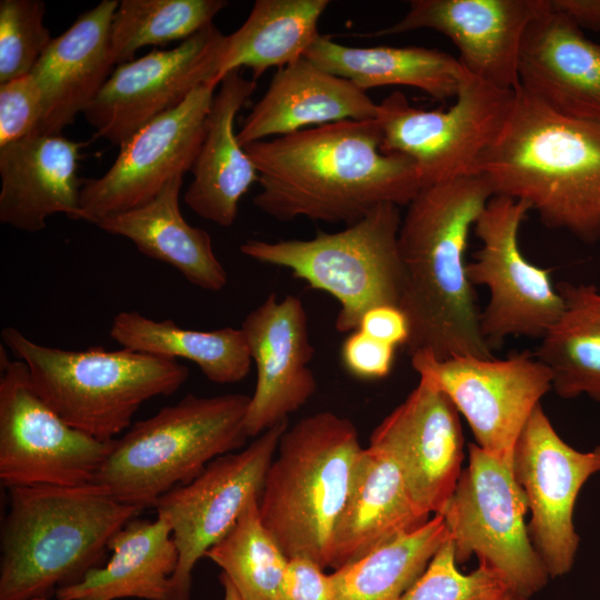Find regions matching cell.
I'll return each instance as SVG.
<instances>
[{"instance_id":"3957f363","label":"cell","mask_w":600,"mask_h":600,"mask_svg":"<svg viewBox=\"0 0 600 600\" xmlns=\"http://www.w3.org/2000/svg\"><path fill=\"white\" fill-rule=\"evenodd\" d=\"M493 196L523 201L548 228L600 239V124L561 116L519 84L479 158Z\"/></svg>"},{"instance_id":"60d3db41","label":"cell","mask_w":600,"mask_h":600,"mask_svg":"<svg viewBox=\"0 0 600 600\" xmlns=\"http://www.w3.org/2000/svg\"><path fill=\"white\" fill-rule=\"evenodd\" d=\"M358 330L393 347L406 346L409 338L408 320L396 306H378L368 310Z\"/></svg>"},{"instance_id":"d6a6232c","label":"cell","mask_w":600,"mask_h":600,"mask_svg":"<svg viewBox=\"0 0 600 600\" xmlns=\"http://www.w3.org/2000/svg\"><path fill=\"white\" fill-rule=\"evenodd\" d=\"M449 533L441 514L330 573L337 600H401Z\"/></svg>"},{"instance_id":"d4e9b609","label":"cell","mask_w":600,"mask_h":600,"mask_svg":"<svg viewBox=\"0 0 600 600\" xmlns=\"http://www.w3.org/2000/svg\"><path fill=\"white\" fill-rule=\"evenodd\" d=\"M256 87V81L246 79L239 70L221 80L191 169L193 178L183 196L194 213L223 228L234 223L241 198L259 181V172L234 131L236 116Z\"/></svg>"},{"instance_id":"9a60e30c","label":"cell","mask_w":600,"mask_h":600,"mask_svg":"<svg viewBox=\"0 0 600 600\" xmlns=\"http://www.w3.org/2000/svg\"><path fill=\"white\" fill-rule=\"evenodd\" d=\"M219 86L214 80L199 84L179 106L123 142L102 177L84 180L80 193L81 220L97 224L141 207L172 179L191 171Z\"/></svg>"},{"instance_id":"4dcf8cb0","label":"cell","mask_w":600,"mask_h":600,"mask_svg":"<svg viewBox=\"0 0 600 600\" xmlns=\"http://www.w3.org/2000/svg\"><path fill=\"white\" fill-rule=\"evenodd\" d=\"M110 337L126 349L189 360L209 381L220 384L243 380L252 364L241 328L190 330L172 320L156 321L137 311H122L111 322Z\"/></svg>"},{"instance_id":"e0dca14e","label":"cell","mask_w":600,"mask_h":600,"mask_svg":"<svg viewBox=\"0 0 600 600\" xmlns=\"http://www.w3.org/2000/svg\"><path fill=\"white\" fill-rule=\"evenodd\" d=\"M224 34L213 24L169 50L117 66L83 116L96 137L121 146L143 126L214 80ZM220 83V82H219Z\"/></svg>"},{"instance_id":"1f68e13d","label":"cell","mask_w":600,"mask_h":600,"mask_svg":"<svg viewBox=\"0 0 600 600\" xmlns=\"http://www.w3.org/2000/svg\"><path fill=\"white\" fill-rule=\"evenodd\" d=\"M556 288L563 310L534 356L550 370L559 397L587 394L600 402V289L566 281Z\"/></svg>"},{"instance_id":"603a6c76","label":"cell","mask_w":600,"mask_h":600,"mask_svg":"<svg viewBox=\"0 0 600 600\" xmlns=\"http://www.w3.org/2000/svg\"><path fill=\"white\" fill-rule=\"evenodd\" d=\"M118 0H102L53 38L31 74L44 104L39 132L61 134L97 97L112 71L110 29Z\"/></svg>"},{"instance_id":"f6af8a7d","label":"cell","mask_w":600,"mask_h":600,"mask_svg":"<svg viewBox=\"0 0 600 600\" xmlns=\"http://www.w3.org/2000/svg\"><path fill=\"white\" fill-rule=\"evenodd\" d=\"M33 600H51L50 598H38V599H33Z\"/></svg>"},{"instance_id":"f546056e","label":"cell","mask_w":600,"mask_h":600,"mask_svg":"<svg viewBox=\"0 0 600 600\" xmlns=\"http://www.w3.org/2000/svg\"><path fill=\"white\" fill-rule=\"evenodd\" d=\"M329 0H257L242 23L224 37L216 79L249 68L253 80L272 67L281 69L304 57L320 37L318 23Z\"/></svg>"},{"instance_id":"30bf717a","label":"cell","mask_w":600,"mask_h":600,"mask_svg":"<svg viewBox=\"0 0 600 600\" xmlns=\"http://www.w3.org/2000/svg\"><path fill=\"white\" fill-rule=\"evenodd\" d=\"M514 90H501L470 74L448 110L413 107L400 91L378 103L381 151L413 161L422 188L477 173L480 156L499 132Z\"/></svg>"},{"instance_id":"5b68a950","label":"cell","mask_w":600,"mask_h":600,"mask_svg":"<svg viewBox=\"0 0 600 600\" xmlns=\"http://www.w3.org/2000/svg\"><path fill=\"white\" fill-rule=\"evenodd\" d=\"M363 447L356 426L331 411L282 434L259 499L260 518L286 556L330 568L333 532Z\"/></svg>"},{"instance_id":"5bb4252c","label":"cell","mask_w":600,"mask_h":600,"mask_svg":"<svg viewBox=\"0 0 600 600\" xmlns=\"http://www.w3.org/2000/svg\"><path fill=\"white\" fill-rule=\"evenodd\" d=\"M419 378L442 391L469 423L477 444L512 467L516 443L542 397L552 389L550 370L524 351L499 360L410 356Z\"/></svg>"},{"instance_id":"f35d334b","label":"cell","mask_w":600,"mask_h":600,"mask_svg":"<svg viewBox=\"0 0 600 600\" xmlns=\"http://www.w3.org/2000/svg\"><path fill=\"white\" fill-rule=\"evenodd\" d=\"M394 348L361 330H354L343 341L342 363L351 374L358 378H384L392 368Z\"/></svg>"},{"instance_id":"7a4b0ae2","label":"cell","mask_w":600,"mask_h":600,"mask_svg":"<svg viewBox=\"0 0 600 600\" xmlns=\"http://www.w3.org/2000/svg\"><path fill=\"white\" fill-rule=\"evenodd\" d=\"M492 196L486 178L472 173L423 187L407 206L398 246L409 356L494 358L464 259L470 230Z\"/></svg>"},{"instance_id":"d6986e66","label":"cell","mask_w":600,"mask_h":600,"mask_svg":"<svg viewBox=\"0 0 600 600\" xmlns=\"http://www.w3.org/2000/svg\"><path fill=\"white\" fill-rule=\"evenodd\" d=\"M546 1L411 0L398 22L362 37L432 29L454 43L458 60L470 74L498 89L516 90L526 31Z\"/></svg>"},{"instance_id":"44dd1931","label":"cell","mask_w":600,"mask_h":600,"mask_svg":"<svg viewBox=\"0 0 600 600\" xmlns=\"http://www.w3.org/2000/svg\"><path fill=\"white\" fill-rule=\"evenodd\" d=\"M519 83L552 111L600 124V44L551 0L526 31Z\"/></svg>"},{"instance_id":"484cf974","label":"cell","mask_w":600,"mask_h":600,"mask_svg":"<svg viewBox=\"0 0 600 600\" xmlns=\"http://www.w3.org/2000/svg\"><path fill=\"white\" fill-rule=\"evenodd\" d=\"M429 519L411 500L394 460L369 444L359 456L333 532L330 568L339 569Z\"/></svg>"},{"instance_id":"4316f807","label":"cell","mask_w":600,"mask_h":600,"mask_svg":"<svg viewBox=\"0 0 600 600\" xmlns=\"http://www.w3.org/2000/svg\"><path fill=\"white\" fill-rule=\"evenodd\" d=\"M112 556L79 582L59 588L58 600H169L179 552L166 519L129 520L108 543Z\"/></svg>"},{"instance_id":"ac0fdd59","label":"cell","mask_w":600,"mask_h":600,"mask_svg":"<svg viewBox=\"0 0 600 600\" xmlns=\"http://www.w3.org/2000/svg\"><path fill=\"white\" fill-rule=\"evenodd\" d=\"M463 442L457 408L426 378L369 439L394 460L411 500L427 516L439 514L452 494L462 472Z\"/></svg>"},{"instance_id":"8992f818","label":"cell","mask_w":600,"mask_h":600,"mask_svg":"<svg viewBox=\"0 0 600 600\" xmlns=\"http://www.w3.org/2000/svg\"><path fill=\"white\" fill-rule=\"evenodd\" d=\"M249 402L250 396L242 393L187 394L114 439L92 482L140 511L154 508L211 461L246 444Z\"/></svg>"},{"instance_id":"d590c367","label":"cell","mask_w":600,"mask_h":600,"mask_svg":"<svg viewBox=\"0 0 600 600\" xmlns=\"http://www.w3.org/2000/svg\"><path fill=\"white\" fill-rule=\"evenodd\" d=\"M43 17V1H0V83L31 73L52 41Z\"/></svg>"},{"instance_id":"277c9868","label":"cell","mask_w":600,"mask_h":600,"mask_svg":"<svg viewBox=\"0 0 600 600\" xmlns=\"http://www.w3.org/2000/svg\"><path fill=\"white\" fill-rule=\"evenodd\" d=\"M0 531V600L50 598L100 567L113 534L140 510L102 488L8 489Z\"/></svg>"},{"instance_id":"b9f144b4","label":"cell","mask_w":600,"mask_h":600,"mask_svg":"<svg viewBox=\"0 0 600 600\" xmlns=\"http://www.w3.org/2000/svg\"><path fill=\"white\" fill-rule=\"evenodd\" d=\"M551 3L581 29L600 31V0H551Z\"/></svg>"},{"instance_id":"ab89813d","label":"cell","mask_w":600,"mask_h":600,"mask_svg":"<svg viewBox=\"0 0 600 600\" xmlns=\"http://www.w3.org/2000/svg\"><path fill=\"white\" fill-rule=\"evenodd\" d=\"M271 600H337L331 574L311 559L290 558L283 580Z\"/></svg>"},{"instance_id":"f1b7e54d","label":"cell","mask_w":600,"mask_h":600,"mask_svg":"<svg viewBox=\"0 0 600 600\" xmlns=\"http://www.w3.org/2000/svg\"><path fill=\"white\" fill-rule=\"evenodd\" d=\"M304 58L366 91L377 87L407 86L433 99L456 98L466 69L458 58L424 47H349L321 36Z\"/></svg>"},{"instance_id":"52a82bcc","label":"cell","mask_w":600,"mask_h":600,"mask_svg":"<svg viewBox=\"0 0 600 600\" xmlns=\"http://www.w3.org/2000/svg\"><path fill=\"white\" fill-rule=\"evenodd\" d=\"M1 339L58 414L102 441L114 440L146 401L177 392L189 377L177 360L126 348L64 350L37 343L13 327L3 328Z\"/></svg>"},{"instance_id":"e575fe53","label":"cell","mask_w":600,"mask_h":600,"mask_svg":"<svg viewBox=\"0 0 600 600\" xmlns=\"http://www.w3.org/2000/svg\"><path fill=\"white\" fill-rule=\"evenodd\" d=\"M206 558L221 568L244 600H271L289 562L260 518L259 498L248 503L231 530L207 551Z\"/></svg>"},{"instance_id":"cb8c5ba5","label":"cell","mask_w":600,"mask_h":600,"mask_svg":"<svg viewBox=\"0 0 600 600\" xmlns=\"http://www.w3.org/2000/svg\"><path fill=\"white\" fill-rule=\"evenodd\" d=\"M377 112L378 103L366 91L303 57L278 69L264 94L246 117L237 139L244 147L309 126L376 119Z\"/></svg>"},{"instance_id":"8fae6325","label":"cell","mask_w":600,"mask_h":600,"mask_svg":"<svg viewBox=\"0 0 600 600\" xmlns=\"http://www.w3.org/2000/svg\"><path fill=\"white\" fill-rule=\"evenodd\" d=\"M0 482L8 489L92 482L113 442L67 423L38 392L24 362L0 346Z\"/></svg>"},{"instance_id":"7bdbcfd3","label":"cell","mask_w":600,"mask_h":600,"mask_svg":"<svg viewBox=\"0 0 600 600\" xmlns=\"http://www.w3.org/2000/svg\"><path fill=\"white\" fill-rule=\"evenodd\" d=\"M486 600H528V598L517 593L503 583L493 590Z\"/></svg>"},{"instance_id":"8d00e7d4","label":"cell","mask_w":600,"mask_h":600,"mask_svg":"<svg viewBox=\"0 0 600 600\" xmlns=\"http://www.w3.org/2000/svg\"><path fill=\"white\" fill-rule=\"evenodd\" d=\"M457 564L454 546L448 537L401 600H486L504 583L482 563L470 573H462Z\"/></svg>"},{"instance_id":"7c38bea8","label":"cell","mask_w":600,"mask_h":600,"mask_svg":"<svg viewBox=\"0 0 600 600\" xmlns=\"http://www.w3.org/2000/svg\"><path fill=\"white\" fill-rule=\"evenodd\" d=\"M530 210L523 201L492 196L473 227L481 248L467 263V274L490 292L480 328L491 349L510 336L541 339L563 310L551 271L527 260L520 249V226Z\"/></svg>"},{"instance_id":"9c48e42d","label":"cell","mask_w":600,"mask_h":600,"mask_svg":"<svg viewBox=\"0 0 600 600\" xmlns=\"http://www.w3.org/2000/svg\"><path fill=\"white\" fill-rule=\"evenodd\" d=\"M469 463L439 513L451 538L457 563L472 556L517 593L530 598L549 580L530 539L526 496L512 467L469 444Z\"/></svg>"},{"instance_id":"2e32d148","label":"cell","mask_w":600,"mask_h":600,"mask_svg":"<svg viewBox=\"0 0 600 600\" xmlns=\"http://www.w3.org/2000/svg\"><path fill=\"white\" fill-rule=\"evenodd\" d=\"M512 471L531 511L528 531L533 547L549 577H562L578 552L573 509L583 484L600 472V446L591 451L569 446L540 403L516 443Z\"/></svg>"},{"instance_id":"7402d4cb","label":"cell","mask_w":600,"mask_h":600,"mask_svg":"<svg viewBox=\"0 0 600 600\" xmlns=\"http://www.w3.org/2000/svg\"><path fill=\"white\" fill-rule=\"evenodd\" d=\"M82 146L61 134L36 132L0 147V222L38 232L56 213L81 220Z\"/></svg>"},{"instance_id":"83f0119b","label":"cell","mask_w":600,"mask_h":600,"mask_svg":"<svg viewBox=\"0 0 600 600\" xmlns=\"http://www.w3.org/2000/svg\"><path fill=\"white\" fill-rule=\"evenodd\" d=\"M182 183L183 176L176 177L148 203L96 226L129 239L141 253L173 267L190 283L217 292L228 283V274L210 234L183 218L179 206Z\"/></svg>"},{"instance_id":"ee69618b","label":"cell","mask_w":600,"mask_h":600,"mask_svg":"<svg viewBox=\"0 0 600 600\" xmlns=\"http://www.w3.org/2000/svg\"><path fill=\"white\" fill-rule=\"evenodd\" d=\"M219 580L223 587V600H244L233 583L222 572L219 576Z\"/></svg>"},{"instance_id":"836d02e7","label":"cell","mask_w":600,"mask_h":600,"mask_svg":"<svg viewBox=\"0 0 600 600\" xmlns=\"http://www.w3.org/2000/svg\"><path fill=\"white\" fill-rule=\"evenodd\" d=\"M226 0H121L110 29L114 64L134 60L146 46L184 41L212 23Z\"/></svg>"},{"instance_id":"6da1fadb","label":"cell","mask_w":600,"mask_h":600,"mask_svg":"<svg viewBox=\"0 0 600 600\" xmlns=\"http://www.w3.org/2000/svg\"><path fill=\"white\" fill-rule=\"evenodd\" d=\"M376 119L343 120L256 141L253 204L274 220L356 223L382 203L408 206L422 189L412 160L384 153Z\"/></svg>"},{"instance_id":"4fadbf2b","label":"cell","mask_w":600,"mask_h":600,"mask_svg":"<svg viewBox=\"0 0 600 600\" xmlns=\"http://www.w3.org/2000/svg\"><path fill=\"white\" fill-rule=\"evenodd\" d=\"M288 424L284 420L256 437L241 451L218 457L194 480L156 502L157 516L170 524L179 552L169 600L190 599L197 562L231 530L248 503L260 499Z\"/></svg>"},{"instance_id":"ba28073f","label":"cell","mask_w":600,"mask_h":600,"mask_svg":"<svg viewBox=\"0 0 600 600\" xmlns=\"http://www.w3.org/2000/svg\"><path fill=\"white\" fill-rule=\"evenodd\" d=\"M401 221L398 206L382 203L341 231H319L309 240L249 239L240 251L260 263L287 268L311 289L334 297L340 304L334 328L347 333L358 330L368 310L399 307L403 289L398 246Z\"/></svg>"},{"instance_id":"74e56055","label":"cell","mask_w":600,"mask_h":600,"mask_svg":"<svg viewBox=\"0 0 600 600\" xmlns=\"http://www.w3.org/2000/svg\"><path fill=\"white\" fill-rule=\"evenodd\" d=\"M42 92L31 73L0 83V147L39 132Z\"/></svg>"},{"instance_id":"ffe728a7","label":"cell","mask_w":600,"mask_h":600,"mask_svg":"<svg viewBox=\"0 0 600 600\" xmlns=\"http://www.w3.org/2000/svg\"><path fill=\"white\" fill-rule=\"evenodd\" d=\"M241 329L257 369L244 419L247 436L256 438L288 420L314 394L317 381L309 368L314 349L303 303L292 294L279 301L271 292L247 314Z\"/></svg>"}]
</instances>
